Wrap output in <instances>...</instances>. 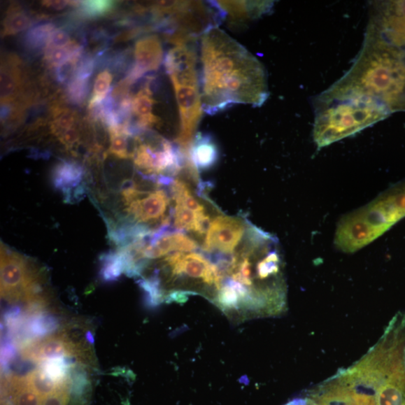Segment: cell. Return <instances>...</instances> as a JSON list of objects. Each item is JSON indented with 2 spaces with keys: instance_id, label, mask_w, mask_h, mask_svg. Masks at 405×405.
<instances>
[{
  "instance_id": "obj_28",
  "label": "cell",
  "mask_w": 405,
  "mask_h": 405,
  "mask_svg": "<svg viewBox=\"0 0 405 405\" xmlns=\"http://www.w3.org/2000/svg\"><path fill=\"white\" fill-rule=\"evenodd\" d=\"M350 405H376L375 403L367 400H356L352 402Z\"/></svg>"
},
{
  "instance_id": "obj_18",
  "label": "cell",
  "mask_w": 405,
  "mask_h": 405,
  "mask_svg": "<svg viewBox=\"0 0 405 405\" xmlns=\"http://www.w3.org/2000/svg\"><path fill=\"white\" fill-rule=\"evenodd\" d=\"M116 6L114 1H78L76 15L82 19H97L111 14Z\"/></svg>"
},
{
  "instance_id": "obj_10",
  "label": "cell",
  "mask_w": 405,
  "mask_h": 405,
  "mask_svg": "<svg viewBox=\"0 0 405 405\" xmlns=\"http://www.w3.org/2000/svg\"><path fill=\"white\" fill-rule=\"evenodd\" d=\"M367 29L392 46L405 47V0L378 3Z\"/></svg>"
},
{
  "instance_id": "obj_4",
  "label": "cell",
  "mask_w": 405,
  "mask_h": 405,
  "mask_svg": "<svg viewBox=\"0 0 405 405\" xmlns=\"http://www.w3.org/2000/svg\"><path fill=\"white\" fill-rule=\"evenodd\" d=\"M405 217V181L395 184L360 208L341 217L334 244L355 253L373 243Z\"/></svg>"
},
{
  "instance_id": "obj_5",
  "label": "cell",
  "mask_w": 405,
  "mask_h": 405,
  "mask_svg": "<svg viewBox=\"0 0 405 405\" xmlns=\"http://www.w3.org/2000/svg\"><path fill=\"white\" fill-rule=\"evenodd\" d=\"M164 64L179 111L180 126L175 143L181 150L190 152L204 111L196 52L190 43L175 45L166 55Z\"/></svg>"
},
{
  "instance_id": "obj_16",
  "label": "cell",
  "mask_w": 405,
  "mask_h": 405,
  "mask_svg": "<svg viewBox=\"0 0 405 405\" xmlns=\"http://www.w3.org/2000/svg\"><path fill=\"white\" fill-rule=\"evenodd\" d=\"M33 24V20L17 4H12L8 8L6 17L3 20L2 36L17 34L26 30Z\"/></svg>"
},
{
  "instance_id": "obj_12",
  "label": "cell",
  "mask_w": 405,
  "mask_h": 405,
  "mask_svg": "<svg viewBox=\"0 0 405 405\" xmlns=\"http://www.w3.org/2000/svg\"><path fill=\"white\" fill-rule=\"evenodd\" d=\"M84 170L75 162L64 161L59 163L52 173V181L56 189L62 192L66 201L76 202L84 195L85 188L81 185Z\"/></svg>"
},
{
  "instance_id": "obj_27",
  "label": "cell",
  "mask_w": 405,
  "mask_h": 405,
  "mask_svg": "<svg viewBox=\"0 0 405 405\" xmlns=\"http://www.w3.org/2000/svg\"><path fill=\"white\" fill-rule=\"evenodd\" d=\"M41 4L48 8L59 11V10L64 9L66 6H69V1H62V0H57V1L56 0V1H55V0H51V1H43Z\"/></svg>"
},
{
  "instance_id": "obj_29",
  "label": "cell",
  "mask_w": 405,
  "mask_h": 405,
  "mask_svg": "<svg viewBox=\"0 0 405 405\" xmlns=\"http://www.w3.org/2000/svg\"><path fill=\"white\" fill-rule=\"evenodd\" d=\"M286 405H306V399H297L289 402Z\"/></svg>"
},
{
  "instance_id": "obj_19",
  "label": "cell",
  "mask_w": 405,
  "mask_h": 405,
  "mask_svg": "<svg viewBox=\"0 0 405 405\" xmlns=\"http://www.w3.org/2000/svg\"><path fill=\"white\" fill-rule=\"evenodd\" d=\"M56 29V26L50 22L38 24L29 29L25 36L26 45L30 50H45L51 34Z\"/></svg>"
},
{
  "instance_id": "obj_3",
  "label": "cell",
  "mask_w": 405,
  "mask_h": 405,
  "mask_svg": "<svg viewBox=\"0 0 405 405\" xmlns=\"http://www.w3.org/2000/svg\"><path fill=\"white\" fill-rule=\"evenodd\" d=\"M315 107L313 134L318 149L353 136L391 113L376 98L334 85L318 97Z\"/></svg>"
},
{
  "instance_id": "obj_21",
  "label": "cell",
  "mask_w": 405,
  "mask_h": 405,
  "mask_svg": "<svg viewBox=\"0 0 405 405\" xmlns=\"http://www.w3.org/2000/svg\"><path fill=\"white\" fill-rule=\"evenodd\" d=\"M89 92V79H81L74 77L66 90V97L69 102L76 106H82L85 103Z\"/></svg>"
},
{
  "instance_id": "obj_22",
  "label": "cell",
  "mask_w": 405,
  "mask_h": 405,
  "mask_svg": "<svg viewBox=\"0 0 405 405\" xmlns=\"http://www.w3.org/2000/svg\"><path fill=\"white\" fill-rule=\"evenodd\" d=\"M84 49L72 55L66 61L57 68L56 77L60 84H69L76 76L79 62L85 55Z\"/></svg>"
},
{
  "instance_id": "obj_14",
  "label": "cell",
  "mask_w": 405,
  "mask_h": 405,
  "mask_svg": "<svg viewBox=\"0 0 405 405\" xmlns=\"http://www.w3.org/2000/svg\"><path fill=\"white\" fill-rule=\"evenodd\" d=\"M215 6L221 10L222 15L229 17L232 23H244L268 13L273 2L267 1H219Z\"/></svg>"
},
{
  "instance_id": "obj_13",
  "label": "cell",
  "mask_w": 405,
  "mask_h": 405,
  "mask_svg": "<svg viewBox=\"0 0 405 405\" xmlns=\"http://www.w3.org/2000/svg\"><path fill=\"white\" fill-rule=\"evenodd\" d=\"M24 77L22 61L10 55L2 59L1 64V105L3 104H24L22 100L24 90Z\"/></svg>"
},
{
  "instance_id": "obj_9",
  "label": "cell",
  "mask_w": 405,
  "mask_h": 405,
  "mask_svg": "<svg viewBox=\"0 0 405 405\" xmlns=\"http://www.w3.org/2000/svg\"><path fill=\"white\" fill-rule=\"evenodd\" d=\"M2 293L4 296H32L38 290V278L27 260L2 245Z\"/></svg>"
},
{
  "instance_id": "obj_15",
  "label": "cell",
  "mask_w": 405,
  "mask_h": 405,
  "mask_svg": "<svg viewBox=\"0 0 405 405\" xmlns=\"http://www.w3.org/2000/svg\"><path fill=\"white\" fill-rule=\"evenodd\" d=\"M190 157L197 171L213 167L220 157L219 149L209 134L197 133L190 149Z\"/></svg>"
},
{
  "instance_id": "obj_26",
  "label": "cell",
  "mask_w": 405,
  "mask_h": 405,
  "mask_svg": "<svg viewBox=\"0 0 405 405\" xmlns=\"http://www.w3.org/2000/svg\"><path fill=\"white\" fill-rule=\"evenodd\" d=\"M80 139V134L76 127L67 130L57 138V140L69 150H73L78 147Z\"/></svg>"
},
{
  "instance_id": "obj_8",
  "label": "cell",
  "mask_w": 405,
  "mask_h": 405,
  "mask_svg": "<svg viewBox=\"0 0 405 405\" xmlns=\"http://www.w3.org/2000/svg\"><path fill=\"white\" fill-rule=\"evenodd\" d=\"M249 222L240 218L219 215L215 218L205 236L203 251L211 257L230 255L241 244Z\"/></svg>"
},
{
  "instance_id": "obj_11",
  "label": "cell",
  "mask_w": 405,
  "mask_h": 405,
  "mask_svg": "<svg viewBox=\"0 0 405 405\" xmlns=\"http://www.w3.org/2000/svg\"><path fill=\"white\" fill-rule=\"evenodd\" d=\"M134 62L126 77L134 84L146 74L159 69L163 61L164 50L158 36H145L135 43Z\"/></svg>"
},
{
  "instance_id": "obj_20",
  "label": "cell",
  "mask_w": 405,
  "mask_h": 405,
  "mask_svg": "<svg viewBox=\"0 0 405 405\" xmlns=\"http://www.w3.org/2000/svg\"><path fill=\"white\" fill-rule=\"evenodd\" d=\"M113 76L108 70L101 72L95 80L94 89L89 103V109L106 99L111 91Z\"/></svg>"
},
{
  "instance_id": "obj_24",
  "label": "cell",
  "mask_w": 405,
  "mask_h": 405,
  "mask_svg": "<svg viewBox=\"0 0 405 405\" xmlns=\"http://www.w3.org/2000/svg\"><path fill=\"white\" fill-rule=\"evenodd\" d=\"M72 40L66 29L64 28H57L51 34L46 48H62L68 46Z\"/></svg>"
},
{
  "instance_id": "obj_23",
  "label": "cell",
  "mask_w": 405,
  "mask_h": 405,
  "mask_svg": "<svg viewBox=\"0 0 405 405\" xmlns=\"http://www.w3.org/2000/svg\"><path fill=\"white\" fill-rule=\"evenodd\" d=\"M44 50L45 64L51 69L57 68L62 64H64L72 55L75 54V51L69 45L62 48H45Z\"/></svg>"
},
{
  "instance_id": "obj_17",
  "label": "cell",
  "mask_w": 405,
  "mask_h": 405,
  "mask_svg": "<svg viewBox=\"0 0 405 405\" xmlns=\"http://www.w3.org/2000/svg\"><path fill=\"white\" fill-rule=\"evenodd\" d=\"M52 118L50 129L57 138L67 130L76 127L77 113L67 108L55 106L51 111Z\"/></svg>"
},
{
  "instance_id": "obj_2",
  "label": "cell",
  "mask_w": 405,
  "mask_h": 405,
  "mask_svg": "<svg viewBox=\"0 0 405 405\" xmlns=\"http://www.w3.org/2000/svg\"><path fill=\"white\" fill-rule=\"evenodd\" d=\"M334 85L376 98L391 112L405 110V55L367 29L354 64Z\"/></svg>"
},
{
  "instance_id": "obj_7",
  "label": "cell",
  "mask_w": 405,
  "mask_h": 405,
  "mask_svg": "<svg viewBox=\"0 0 405 405\" xmlns=\"http://www.w3.org/2000/svg\"><path fill=\"white\" fill-rule=\"evenodd\" d=\"M162 262L163 271L168 276L169 283L185 280V282L195 283L197 285H203L208 297L209 290L213 292L214 297L219 290L215 266L208 257L201 253H175L164 257Z\"/></svg>"
},
{
  "instance_id": "obj_1",
  "label": "cell",
  "mask_w": 405,
  "mask_h": 405,
  "mask_svg": "<svg viewBox=\"0 0 405 405\" xmlns=\"http://www.w3.org/2000/svg\"><path fill=\"white\" fill-rule=\"evenodd\" d=\"M201 64L204 112L213 115L234 105L260 107L268 99L262 62L218 26L201 36Z\"/></svg>"
},
{
  "instance_id": "obj_25",
  "label": "cell",
  "mask_w": 405,
  "mask_h": 405,
  "mask_svg": "<svg viewBox=\"0 0 405 405\" xmlns=\"http://www.w3.org/2000/svg\"><path fill=\"white\" fill-rule=\"evenodd\" d=\"M96 66V58L90 55L83 56L79 62L75 77L81 79H89L92 75Z\"/></svg>"
},
{
  "instance_id": "obj_6",
  "label": "cell",
  "mask_w": 405,
  "mask_h": 405,
  "mask_svg": "<svg viewBox=\"0 0 405 405\" xmlns=\"http://www.w3.org/2000/svg\"><path fill=\"white\" fill-rule=\"evenodd\" d=\"M122 191V202L129 215L128 220L149 228L155 226L157 231L169 227L172 215L167 213L171 199L164 190H143L136 183L129 182Z\"/></svg>"
}]
</instances>
